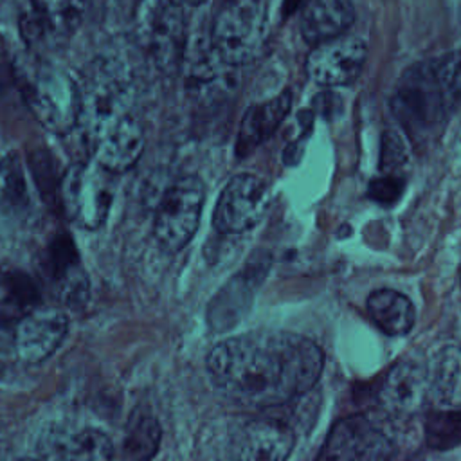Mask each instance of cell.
<instances>
[{
    "mask_svg": "<svg viewBox=\"0 0 461 461\" xmlns=\"http://www.w3.org/2000/svg\"><path fill=\"white\" fill-rule=\"evenodd\" d=\"M34 27L43 36L65 40L81 25L86 13V0H31Z\"/></svg>",
    "mask_w": 461,
    "mask_h": 461,
    "instance_id": "18",
    "label": "cell"
},
{
    "mask_svg": "<svg viewBox=\"0 0 461 461\" xmlns=\"http://www.w3.org/2000/svg\"><path fill=\"white\" fill-rule=\"evenodd\" d=\"M355 18L351 0H308L299 16L301 36L310 45H319L342 36Z\"/></svg>",
    "mask_w": 461,
    "mask_h": 461,
    "instance_id": "16",
    "label": "cell"
},
{
    "mask_svg": "<svg viewBox=\"0 0 461 461\" xmlns=\"http://www.w3.org/2000/svg\"><path fill=\"white\" fill-rule=\"evenodd\" d=\"M367 58V45L358 36H339L315 45L304 63L308 77L322 86L353 83Z\"/></svg>",
    "mask_w": 461,
    "mask_h": 461,
    "instance_id": "10",
    "label": "cell"
},
{
    "mask_svg": "<svg viewBox=\"0 0 461 461\" xmlns=\"http://www.w3.org/2000/svg\"><path fill=\"white\" fill-rule=\"evenodd\" d=\"M68 317L59 308H34L14 324L16 357L29 364L47 360L63 342Z\"/></svg>",
    "mask_w": 461,
    "mask_h": 461,
    "instance_id": "11",
    "label": "cell"
},
{
    "mask_svg": "<svg viewBox=\"0 0 461 461\" xmlns=\"http://www.w3.org/2000/svg\"><path fill=\"white\" fill-rule=\"evenodd\" d=\"M160 425L157 418L144 407L135 409L126 423L122 439L124 461H151L160 445Z\"/></svg>",
    "mask_w": 461,
    "mask_h": 461,
    "instance_id": "20",
    "label": "cell"
},
{
    "mask_svg": "<svg viewBox=\"0 0 461 461\" xmlns=\"http://www.w3.org/2000/svg\"><path fill=\"white\" fill-rule=\"evenodd\" d=\"M205 200V185L194 175L176 178L162 194L155 220L153 236L167 252H178L194 236Z\"/></svg>",
    "mask_w": 461,
    "mask_h": 461,
    "instance_id": "5",
    "label": "cell"
},
{
    "mask_svg": "<svg viewBox=\"0 0 461 461\" xmlns=\"http://www.w3.org/2000/svg\"><path fill=\"white\" fill-rule=\"evenodd\" d=\"M459 281H461V268H459Z\"/></svg>",
    "mask_w": 461,
    "mask_h": 461,
    "instance_id": "26",
    "label": "cell"
},
{
    "mask_svg": "<svg viewBox=\"0 0 461 461\" xmlns=\"http://www.w3.org/2000/svg\"><path fill=\"white\" fill-rule=\"evenodd\" d=\"M133 112V86L126 67L106 56L86 65L76 83V121L88 149L92 142L110 126Z\"/></svg>",
    "mask_w": 461,
    "mask_h": 461,
    "instance_id": "3",
    "label": "cell"
},
{
    "mask_svg": "<svg viewBox=\"0 0 461 461\" xmlns=\"http://www.w3.org/2000/svg\"><path fill=\"white\" fill-rule=\"evenodd\" d=\"M144 128L135 113L104 130L90 146L92 160L112 175L131 169L144 151Z\"/></svg>",
    "mask_w": 461,
    "mask_h": 461,
    "instance_id": "12",
    "label": "cell"
},
{
    "mask_svg": "<svg viewBox=\"0 0 461 461\" xmlns=\"http://www.w3.org/2000/svg\"><path fill=\"white\" fill-rule=\"evenodd\" d=\"M261 0H225L214 16L209 43L223 67H240L256 58L265 36Z\"/></svg>",
    "mask_w": 461,
    "mask_h": 461,
    "instance_id": "4",
    "label": "cell"
},
{
    "mask_svg": "<svg viewBox=\"0 0 461 461\" xmlns=\"http://www.w3.org/2000/svg\"><path fill=\"white\" fill-rule=\"evenodd\" d=\"M267 209V185L252 173L232 176L221 189L212 225L221 234H240L254 227Z\"/></svg>",
    "mask_w": 461,
    "mask_h": 461,
    "instance_id": "9",
    "label": "cell"
},
{
    "mask_svg": "<svg viewBox=\"0 0 461 461\" xmlns=\"http://www.w3.org/2000/svg\"><path fill=\"white\" fill-rule=\"evenodd\" d=\"M142 34L144 49L155 68L162 74L176 72L187 45L184 0H151Z\"/></svg>",
    "mask_w": 461,
    "mask_h": 461,
    "instance_id": "7",
    "label": "cell"
},
{
    "mask_svg": "<svg viewBox=\"0 0 461 461\" xmlns=\"http://www.w3.org/2000/svg\"><path fill=\"white\" fill-rule=\"evenodd\" d=\"M112 173L97 162L72 164L59 185V200L65 214L83 229H97L104 223L112 200Z\"/></svg>",
    "mask_w": 461,
    "mask_h": 461,
    "instance_id": "6",
    "label": "cell"
},
{
    "mask_svg": "<svg viewBox=\"0 0 461 461\" xmlns=\"http://www.w3.org/2000/svg\"><path fill=\"white\" fill-rule=\"evenodd\" d=\"M430 403L439 407H461V346L447 344L436 351L425 366Z\"/></svg>",
    "mask_w": 461,
    "mask_h": 461,
    "instance_id": "17",
    "label": "cell"
},
{
    "mask_svg": "<svg viewBox=\"0 0 461 461\" xmlns=\"http://www.w3.org/2000/svg\"><path fill=\"white\" fill-rule=\"evenodd\" d=\"M113 443L99 429H83L61 447L58 461H112Z\"/></svg>",
    "mask_w": 461,
    "mask_h": 461,
    "instance_id": "21",
    "label": "cell"
},
{
    "mask_svg": "<svg viewBox=\"0 0 461 461\" xmlns=\"http://www.w3.org/2000/svg\"><path fill=\"white\" fill-rule=\"evenodd\" d=\"M321 348L290 331H252L218 342L207 355L214 385L249 407L285 403L310 391L322 373Z\"/></svg>",
    "mask_w": 461,
    "mask_h": 461,
    "instance_id": "1",
    "label": "cell"
},
{
    "mask_svg": "<svg viewBox=\"0 0 461 461\" xmlns=\"http://www.w3.org/2000/svg\"><path fill=\"white\" fill-rule=\"evenodd\" d=\"M461 97V54L450 52L423 59L400 76L391 108L409 142L418 149L430 148Z\"/></svg>",
    "mask_w": 461,
    "mask_h": 461,
    "instance_id": "2",
    "label": "cell"
},
{
    "mask_svg": "<svg viewBox=\"0 0 461 461\" xmlns=\"http://www.w3.org/2000/svg\"><path fill=\"white\" fill-rule=\"evenodd\" d=\"M380 398L394 414L409 416L420 412L427 403H430L425 366L414 360H402L394 364L382 382Z\"/></svg>",
    "mask_w": 461,
    "mask_h": 461,
    "instance_id": "13",
    "label": "cell"
},
{
    "mask_svg": "<svg viewBox=\"0 0 461 461\" xmlns=\"http://www.w3.org/2000/svg\"><path fill=\"white\" fill-rule=\"evenodd\" d=\"M294 432L281 421L258 420L245 425L238 439V461H286Z\"/></svg>",
    "mask_w": 461,
    "mask_h": 461,
    "instance_id": "15",
    "label": "cell"
},
{
    "mask_svg": "<svg viewBox=\"0 0 461 461\" xmlns=\"http://www.w3.org/2000/svg\"><path fill=\"white\" fill-rule=\"evenodd\" d=\"M367 313L389 335H405L414 324L412 303L391 288H378L369 294Z\"/></svg>",
    "mask_w": 461,
    "mask_h": 461,
    "instance_id": "19",
    "label": "cell"
},
{
    "mask_svg": "<svg viewBox=\"0 0 461 461\" xmlns=\"http://www.w3.org/2000/svg\"><path fill=\"white\" fill-rule=\"evenodd\" d=\"M20 461H34V459H20Z\"/></svg>",
    "mask_w": 461,
    "mask_h": 461,
    "instance_id": "25",
    "label": "cell"
},
{
    "mask_svg": "<svg viewBox=\"0 0 461 461\" xmlns=\"http://www.w3.org/2000/svg\"><path fill=\"white\" fill-rule=\"evenodd\" d=\"M407 164V148L396 131H385L380 148V171L385 176L403 178Z\"/></svg>",
    "mask_w": 461,
    "mask_h": 461,
    "instance_id": "23",
    "label": "cell"
},
{
    "mask_svg": "<svg viewBox=\"0 0 461 461\" xmlns=\"http://www.w3.org/2000/svg\"><path fill=\"white\" fill-rule=\"evenodd\" d=\"M38 303H40L38 288L25 276L14 274L4 281V297L0 301V315L5 321H11V322L14 321L16 324L23 315L38 308Z\"/></svg>",
    "mask_w": 461,
    "mask_h": 461,
    "instance_id": "22",
    "label": "cell"
},
{
    "mask_svg": "<svg viewBox=\"0 0 461 461\" xmlns=\"http://www.w3.org/2000/svg\"><path fill=\"white\" fill-rule=\"evenodd\" d=\"M184 2H189V4H194V5H198V4H202V2H205V0H184Z\"/></svg>",
    "mask_w": 461,
    "mask_h": 461,
    "instance_id": "24",
    "label": "cell"
},
{
    "mask_svg": "<svg viewBox=\"0 0 461 461\" xmlns=\"http://www.w3.org/2000/svg\"><path fill=\"white\" fill-rule=\"evenodd\" d=\"M393 454V439L375 421L355 414L333 425L315 461H389Z\"/></svg>",
    "mask_w": 461,
    "mask_h": 461,
    "instance_id": "8",
    "label": "cell"
},
{
    "mask_svg": "<svg viewBox=\"0 0 461 461\" xmlns=\"http://www.w3.org/2000/svg\"><path fill=\"white\" fill-rule=\"evenodd\" d=\"M294 95L290 90L252 104L241 117L238 139H236V155L247 157L258 146H261L285 121L292 108Z\"/></svg>",
    "mask_w": 461,
    "mask_h": 461,
    "instance_id": "14",
    "label": "cell"
}]
</instances>
